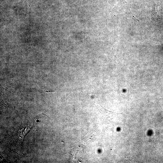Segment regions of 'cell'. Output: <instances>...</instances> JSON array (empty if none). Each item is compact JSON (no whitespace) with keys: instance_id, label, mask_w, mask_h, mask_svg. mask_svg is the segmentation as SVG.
Returning a JSON list of instances; mask_svg holds the SVG:
<instances>
[{"instance_id":"6da1fadb","label":"cell","mask_w":163,"mask_h":163,"mask_svg":"<svg viewBox=\"0 0 163 163\" xmlns=\"http://www.w3.org/2000/svg\"><path fill=\"white\" fill-rule=\"evenodd\" d=\"M54 91V90L46 91L45 92L47 93H49V92H54V91Z\"/></svg>"}]
</instances>
